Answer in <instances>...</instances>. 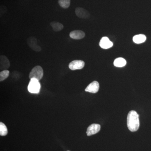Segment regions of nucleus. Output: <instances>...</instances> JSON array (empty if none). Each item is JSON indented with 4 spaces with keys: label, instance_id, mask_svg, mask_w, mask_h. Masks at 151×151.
<instances>
[{
    "label": "nucleus",
    "instance_id": "nucleus-1",
    "mask_svg": "<svg viewBox=\"0 0 151 151\" xmlns=\"http://www.w3.org/2000/svg\"><path fill=\"white\" fill-rule=\"evenodd\" d=\"M127 127L131 132L137 131L140 126L139 115L136 111H132L129 112L127 116Z\"/></svg>",
    "mask_w": 151,
    "mask_h": 151
},
{
    "label": "nucleus",
    "instance_id": "nucleus-2",
    "mask_svg": "<svg viewBox=\"0 0 151 151\" xmlns=\"http://www.w3.org/2000/svg\"><path fill=\"white\" fill-rule=\"evenodd\" d=\"M40 87L39 81L36 78H32L29 83L28 90L30 93L38 94L40 91Z\"/></svg>",
    "mask_w": 151,
    "mask_h": 151
},
{
    "label": "nucleus",
    "instance_id": "nucleus-3",
    "mask_svg": "<svg viewBox=\"0 0 151 151\" xmlns=\"http://www.w3.org/2000/svg\"><path fill=\"white\" fill-rule=\"evenodd\" d=\"M43 76V69L40 65H37L34 67L30 72L29 78L30 79L32 78H36L39 81L42 78Z\"/></svg>",
    "mask_w": 151,
    "mask_h": 151
},
{
    "label": "nucleus",
    "instance_id": "nucleus-4",
    "mask_svg": "<svg viewBox=\"0 0 151 151\" xmlns=\"http://www.w3.org/2000/svg\"><path fill=\"white\" fill-rule=\"evenodd\" d=\"M27 43L30 48H31L34 51L39 52L41 50V47L37 45L36 38L34 37H29L27 40Z\"/></svg>",
    "mask_w": 151,
    "mask_h": 151
},
{
    "label": "nucleus",
    "instance_id": "nucleus-5",
    "mask_svg": "<svg viewBox=\"0 0 151 151\" xmlns=\"http://www.w3.org/2000/svg\"><path fill=\"white\" fill-rule=\"evenodd\" d=\"M85 63L81 60H74L69 64L68 67L71 70H80L84 68Z\"/></svg>",
    "mask_w": 151,
    "mask_h": 151
},
{
    "label": "nucleus",
    "instance_id": "nucleus-6",
    "mask_svg": "<svg viewBox=\"0 0 151 151\" xmlns=\"http://www.w3.org/2000/svg\"><path fill=\"white\" fill-rule=\"evenodd\" d=\"M99 45L100 47L104 49H108L113 46V44L107 37H104L101 38Z\"/></svg>",
    "mask_w": 151,
    "mask_h": 151
},
{
    "label": "nucleus",
    "instance_id": "nucleus-7",
    "mask_svg": "<svg viewBox=\"0 0 151 151\" xmlns=\"http://www.w3.org/2000/svg\"><path fill=\"white\" fill-rule=\"evenodd\" d=\"M76 16L81 19H87L90 17V14L86 10L83 8L77 7L76 9Z\"/></svg>",
    "mask_w": 151,
    "mask_h": 151
},
{
    "label": "nucleus",
    "instance_id": "nucleus-8",
    "mask_svg": "<svg viewBox=\"0 0 151 151\" xmlns=\"http://www.w3.org/2000/svg\"><path fill=\"white\" fill-rule=\"evenodd\" d=\"M100 125L98 124H92L88 127L86 131V134L88 136H92V135L97 134L100 131Z\"/></svg>",
    "mask_w": 151,
    "mask_h": 151
},
{
    "label": "nucleus",
    "instance_id": "nucleus-9",
    "mask_svg": "<svg viewBox=\"0 0 151 151\" xmlns=\"http://www.w3.org/2000/svg\"><path fill=\"white\" fill-rule=\"evenodd\" d=\"M10 65L9 60L5 55H1L0 56V69L1 71L7 70Z\"/></svg>",
    "mask_w": 151,
    "mask_h": 151
},
{
    "label": "nucleus",
    "instance_id": "nucleus-10",
    "mask_svg": "<svg viewBox=\"0 0 151 151\" xmlns=\"http://www.w3.org/2000/svg\"><path fill=\"white\" fill-rule=\"evenodd\" d=\"M100 85L99 83L97 81H94L86 87L85 90L86 92L92 93H97L99 91Z\"/></svg>",
    "mask_w": 151,
    "mask_h": 151
},
{
    "label": "nucleus",
    "instance_id": "nucleus-11",
    "mask_svg": "<svg viewBox=\"0 0 151 151\" xmlns=\"http://www.w3.org/2000/svg\"><path fill=\"white\" fill-rule=\"evenodd\" d=\"M85 33L80 30L73 31L69 34L70 37L75 40L81 39L85 37Z\"/></svg>",
    "mask_w": 151,
    "mask_h": 151
},
{
    "label": "nucleus",
    "instance_id": "nucleus-12",
    "mask_svg": "<svg viewBox=\"0 0 151 151\" xmlns=\"http://www.w3.org/2000/svg\"><path fill=\"white\" fill-rule=\"evenodd\" d=\"M147 39L145 35L143 34L135 35L133 38V40L136 44H141L145 42Z\"/></svg>",
    "mask_w": 151,
    "mask_h": 151
},
{
    "label": "nucleus",
    "instance_id": "nucleus-13",
    "mask_svg": "<svg viewBox=\"0 0 151 151\" xmlns=\"http://www.w3.org/2000/svg\"><path fill=\"white\" fill-rule=\"evenodd\" d=\"M50 26L55 32H58L62 30L63 29V24L57 22H52L50 23Z\"/></svg>",
    "mask_w": 151,
    "mask_h": 151
},
{
    "label": "nucleus",
    "instance_id": "nucleus-14",
    "mask_svg": "<svg viewBox=\"0 0 151 151\" xmlns=\"http://www.w3.org/2000/svg\"><path fill=\"white\" fill-rule=\"evenodd\" d=\"M127 64L126 60L122 58H119L115 60L114 61V65L117 67H122L125 66Z\"/></svg>",
    "mask_w": 151,
    "mask_h": 151
},
{
    "label": "nucleus",
    "instance_id": "nucleus-15",
    "mask_svg": "<svg viewBox=\"0 0 151 151\" xmlns=\"http://www.w3.org/2000/svg\"><path fill=\"white\" fill-rule=\"evenodd\" d=\"M8 129L5 124L2 122L0 123V135L1 136H5L7 134Z\"/></svg>",
    "mask_w": 151,
    "mask_h": 151
},
{
    "label": "nucleus",
    "instance_id": "nucleus-16",
    "mask_svg": "<svg viewBox=\"0 0 151 151\" xmlns=\"http://www.w3.org/2000/svg\"><path fill=\"white\" fill-rule=\"evenodd\" d=\"M59 5L63 9H67L70 6V0H58Z\"/></svg>",
    "mask_w": 151,
    "mask_h": 151
},
{
    "label": "nucleus",
    "instance_id": "nucleus-17",
    "mask_svg": "<svg viewBox=\"0 0 151 151\" xmlns=\"http://www.w3.org/2000/svg\"><path fill=\"white\" fill-rule=\"evenodd\" d=\"M9 75V71L8 70H5L1 71L0 72V81H2L5 80L8 77Z\"/></svg>",
    "mask_w": 151,
    "mask_h": 151
},
{
    "label": "nucleus",
    "instance_id": "nucleus-18",
    "mask_svg": "<svg viewBox=\"0 0 151 151\" xmlns=\"http://www.w3.org/2000/svg\"></svg>",
    "mask_w": 151,
    "mask_h": 151
}]
</instances>
